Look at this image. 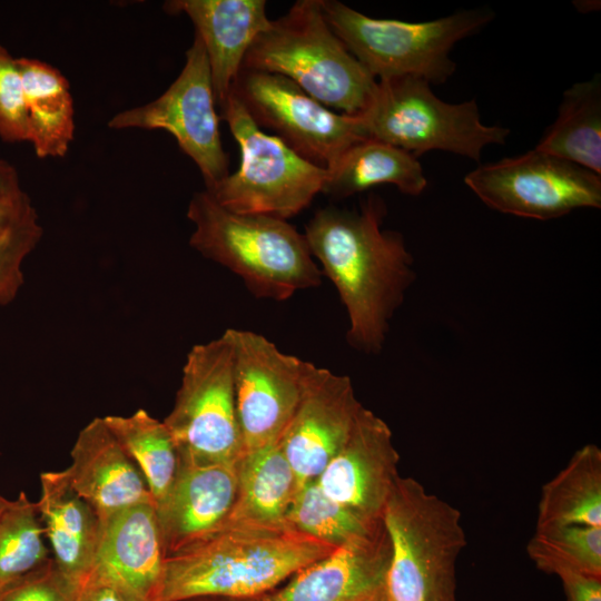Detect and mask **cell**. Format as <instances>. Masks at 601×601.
I'll return each mask as SVG.
<instances>
[{"mask_svg":"<svg viewBox=\"0 0 601 601\" xmlns=\"http://www.w3.org/2000/svg\"><path fill=\"white\" fill-rule=\"evenodd\" d=\"M386 215L383 198L370 194L357 209H317L304 233L346 309L348 345L366 355L382 352L390 322L416 279L403 235L382 227Z\"/></svg>","mask_w":601,"mask_h":601,"instance_id":"1","label":"cell"},{"mask_svg":"<svg viewBox=\"0 0 601 601\" xmlns=\"http://www.w3.org/2000/svg\"><path fill=\"white\" fill-rule=\"evenodd\" d=\"M335 549L289 525H224L166 556L159 601L263 595Z\"/></svg>","mask_w":601,"mask_h":601,"instance_id":"2","label":"cell"},{"mask_svg":"<svg viewBox=\"0 0 601 601\" xmlns=\"http://www.w3.org/2000/svg\"><path fill=\"white\" fill-rule=\"evenodd\" d=\"M189 244L239 276L257 298L286 300L322 282L304 234L287 220L230 211L205 189L193 195Z\"/></svg>","mask_w":601,"mask_h":601,"instance_id":"3","label":"cell"},{"mask_svg":"<svg viewBox=\"0 0 601 601\" xmlns=\"http://www.w3.org/2000/svg\"><path fill=\"white\" fill-rule=\"evenodd\" d=\"M242 68L282 75L322 105L347 115L366 109L377 86L328 26L322 0H298L272 20Z\"/></svg>","mask_w":601,"mask_h":601,"instance_id":"4","label":"cell"},{"mask_svg":"<svg viewBox=\"0 0 601 601\" xmlns=\"http://www.w3.org/2000/svg\"><path fill=\"white\" fill-rule=\"evenodd\" d=\"M382 521L391 544L390 601H455L456 562L466 544L461 512L400 476Z\"/></svg>","mask_w":601,"mask_h":601,"instance_id":"5","label":"cell"},{"mask_svg":"<svg viewBox=\"0 0 601 601\" xmlns=\"http://www.w3.org/2000/svg\"><path fill=\"white\" fill-rule=\"evenodd\" d=\"M322 8L333 32L375 79L413 76L430 85L452 77L453 47L494 18L489 8L423 22L371 18L338 0H322Z\"/></svg>","mask_w":601,"mask_h":601,"instance_id":"6","label":"cell"},{"mask_svg":"<svg viewBox=\"0 0 601 601\" xmlns=\"http://www.w3.org/2000/svg\"><path fill=\"white\" fill-rule=\"evenodd\" d=\"M367 138L398 147L415 157L443 150L480 161L487 145H504L510 129L482 122L474 99L441 100L418 77L381 79L366 109L357 114Z\"/></svg>","mask_w":601,"mask_h":601,"instance_id":"7","label":"cell"},{"mask_svg":"<svg viewBox=\"0 0 601 601\" xmlns=\"http://www.w3.org/2000/svg\"><path fill=\"white\" fill-rule=\"evenodd\" d=\"M219 110L240 149L239 168L206 189L220 206L237 214L287 220L322 193L326 168L264 132L231 92Z\"/></svg>","mask_w":601,"mask_h":601,"instance_id":"8","label":"cell"},{"mask_svg":"<svg viewBox=\"0 0 601 601\" xmlns=\"http://www.w3.org/2000/svg\"><path fill=\"white\" fill-rule=\"evenodd\" d=\"M180 459L236 463L243 440L234 390V348L228 328L196 344L186 356L171 411L162 421Z\"/></svg>","mask_w":601,"mask_h":601,"instance_id":"9","label":"cell"},{"mask_svg":"<svg viewBox=\"0 0 601 601\" xmlns=\"http://www.w3.org/2000/svg\"><path fill=\"white\" fill-rule=\"evenodd\" d=\"M464 183L491 209L523 218L551 220L601 208L600 175L535 148L480 165Z\"/></svg>","mask_w":601,"mask_h":601,"instance_id":"10","label":"cell"},{"mask_svg":"<svg viewBox=\"0 0 601 601\" xmlns=\"http://www.w3.org/2000/svg\"><path fill=\"white\" fill-rule=\"evenodd\" d=\"M230 92L259 128L319 167L367 138L357 115L331 110L282 75L242 68Z\"/></svg>","mask_w":601,"mask_h":601,"instance_id":"11","label":"cell"},{"mask_svg":"<svg viewBox=\"0 0 601 601\" xmlns=\"http://www.w3.org/2000/svg\"><path fill=\"white\" fill-rule=\"evenodd\" d=\"M108 127L116 130H165L197 165L205 189L228 174L205 47L195 35L186 62L176 80L155 100L114 115Z\"/></svg>","mask_w":601,"mask_h":601,"instance_id":"12","label":"cell"},{"mask_svg":"<svg viewBox=\"0 0 601 601\" xmlns=\"http://www.w3.org/2000/svg\"><path fill=\"white\" fill-rule=\"evenodd\" d=\"M244 453L282 439L299 403L311 362L285 354L265 336L228 328Z\"/></svg>","mask_w":601,"mask_h":601,"instance_id":"13","label":"cell"},{"mask_svg":"<svg viewBox=\"0 0 601 601\" xmlns=\"http://www.w3.org/2000/svg\"><path fill=\"white\" fill-rule=\"evenodd\" d=\"M351 378L311 364L280 443L298 490L318 477L349 436L359 410Z\"/></svg>","mask_w":601,"mask_h":601,"instance_id":"14","label":"cell"},{"mask_svg":"<svg viewBox=\"0 0 601 601\" xmlns=\"http://www.w3.org/2000/svg\"><path fill=\"white\" fill-rule=\"evenodd\" d=\"M398 462L392 430L363 406L346 442L316 482L329 497L358 515L382 520L400 477Z\"/></svg>","mask_w":601,"mask_h":601,"instance_id":"15","label":"cell"},{"mask_svg":"<svg viewBox=\"0 0 601 601\" xmlns=\"http://www.w3.org/2000/svg\"><path fill=\"white\" fill-rule=\"evenodd\" d=\"M236 463H197L179 457L174 482L155 505L166 555L225 524L236 497Z\"/></svg>","mask_w":601,"mask_h":601,"instance_id":"16","label":"cell"},{"mask_svg":"<svg viewBox=\"0 0 601 601\" xmlns=\"http://www.w3.org/2000/svg\"><path fill=\"white\" fill-rule=\"evenodd\" d=\"M166 556L152 502L101 519L93 569L129 600L159 601Z\"/></svg>","mask_w":601,"mask_h":601,"instance_id":"17","label":"cell"},{"mask_svg":"<svg viewBox=\"0 0 601 601\" xmlns=\"http://www.w3.org/2000/svg\"><path fill=\"white\" fill-rule=\"evenodd\" d=\"M265 0H170L164 10L185 13L207 55L217 108L228 98L254 40L270 27Z\"/></svg>","mask_w":601,"mask_h":601,"instance_id":"18","label":"cell"},{"mask_svg":"<svg viewBox=\"0 0 601 601\" xmlns=\"http://www.w3.org/2000/svg\"><path fill=\"white\" fill-rule=\"evenodd\" d=\"M391 544L382 523L300 569L265 601H353L385 584Z\"/></svg>","mask_w":601,"mask_h":601,"instance_id":"19","label":"cell"},{"mask_svg":"<svg viewBox=\"0 0 601 601\" xmlns=\"http://www.w3.org/2000/svg\"><path fill=\"white\" fill-rule=\"evenodd\" d=\"M70 456L66 476L100 519L136 504L154 503L141 472L104 417H95L79 432Z\"/></svg>","mask_w":601,"mask_h":601,"instance_id":"20","label":"cell"},{"mask_svg":"<svg viewBox=\"0 0 601 601\" xmlns=\"http://www.w3.org/2000/svg\"><path fill=\"white\" fill-rule=\"evenodd\" d=\"M38 510L49 539L53 561L77 584L95 566L101 519L70 485L65 471L40 474Z\"/></svg>","mask_w":601,"mask_h":601,"instance_id":"21","label":"cell"},{"mask_svg":"<svg viewBox=\"0 0 601 601\" xmlns=\"http://www.w3.org/2000/svg\"><path fill=\"white\" fill-rule=\"evenodd\" d=\"M236 472V497L224 525H287L298 485L280 440L243 453Z\"/></svg>","mask_w":601,"mask_h":601,"instance_id":"22","label":"cell"},{"mask_svg":"<svg viewBox=\"0 0 601 601\" xmlns=\"http://www.w3.org/2000/svg\"><path fill=\"white\" fill-rule=\"evenodd\" d=\"M28 118V141L37 157L62 158L75 136V107L67 78L51 65L19 57Z\"/></svg>","mask_w":601,"mask_h":601,"instance_id":"23","label":"cell"},{"mask_svg":"<svg viewBox=\"0 0 601 601\" xmlns=\"http://www.w3.org/2000/svg\"><path fill=\"white\" fill-rule=\"evenodd\" d=\"M378 185H394L402 194L418 196L427 179L417 157L411 152L365 138L351 145L327 168L322 193L343 199Z\"/></svg>","mask_w":601,"mask_h":601,"instance_id":"24","label":"cell"},{"mask_svg":"<svg viewBox=\"0 0 601 601\" xmlns=\"http://www.w3.org/2000/svg\"><path fill=\"white\" fill-rule=\"evenodd\" d=\"M535 149L601 176V77L575 82L563 95L554 122Z\"/></svg>","mask_w":601,"mask_h":601,"instance_id":"25","label":"cell"},{"mask_svg":"<svg viewBox=\"0 0 601 601\" xmlns=\"http://www.w3.org/2000/svg\"><path fill=\"white\" fill-rule=\"evenodd\" d=\"M601 526V450L579 449L541 490L535 528Z\"/></svg>","mask_w":601,"mask_h":601,"instance_id":"26","label":"cell"},{"mask_svg":"<svg viewBox=\"0 0 601 601\" xmlns=\"http://www.w3.org/2000/svg\"><path fill=\"white\" fill-rule=\"evenodd\" d=\"M104 421L141 472L156 505L168 492L179 465L167 426L142 408L128 416L107 415Z\"/></svg>","mask_w":601,"mask_h":601,"instance_id":"27","label":"cell"},{"mask_svg":"<svg viewBox=\"0 0 601 601\" xmlns=\"http://www.w3.org/2000/svg\"><path fill=\"white\" fill-rule=\"evenodd\" d=\"M287 525L334 546L374 531L382 520H367L329 497L316 480L295 494L285 516Z\"/></svg>","mask_w":601,"mask_h":601,"instance_id":"28","label":"cell"},{"mask_svg":"<svg viewBox=\"0 0 601 601\" xmlns=\"http://www.w3.org/2000/svg\"><path fill=\"white\" fill-rule=\"evenodd\" d=\"M38 504L24 492L0 516V590L49 559Z\"/></svg>","mask_w":601,"mask_h":601,"instance_id":"29","label":"cell"},{"mask_svg":"<svg viewBox=\"0 0 601 601\" xmlns=\"http://www.w3.org/2000/svg\"><path fill=\"white\" fill-rule=\"evenodd\" d=\"M526 552L541 571L555 575L577 572L601 578V526L535 528Z\"/></svg>","mask_w":601,"mask_h":601,"instance_id":"30","label":"cell"},{"mask_svg":"<svg viewBox=\"0 0 601 601\" xmlns=\"http://www.w3.org/2000/svg\"><path fill=\"white\" fill-rule=\"evenodd\" d=\"M43 229L32 207L0 237V305L11 303L24 283L22 263L42 238Z\"/></svg>","mask_w":601,"mask_h":601,"instance_id":"31","label":"cell"},{"mask_svg":"<svg viewBox=\"0 0 601 601\" xmlns=\"http://www.w3.org/2000/svg\"><path fill=\"white\" fill-rule=\"evenodd\" d=\"M28 118L22 80L16 58L0 45V138L28 141Z\"/></svg>","mask_w":601,"mask_h":601,"instance_id":"32","label":"cell"},{"mask_svg":"<svg viewBox=\"0 0 601 601\" xmlns=\"http://www.w3.org/2000/svg\"><path fill=\"white\" fill-rule=\"evenodd\" d=\"M73 584L50 558L0 590V601H75Z\"/></svg>","mask_w":601,"mask_h":601,"instance_id":"33","label":"cell"},{"mask_svg":"<svg viewBox=\"0 0 601 601\" xmlns=\"http://www.w3.org/2000/svg\"><path fill=\"white\" fill-rule=\"evenodd\" d=\"M75 601H131L115 584L92 569L76 588Z\"/></svg>","mask_w":601,"mask_h":601,"instance_id":"34","label":"cell"},{"mask_svg":"<svg viewBox=\"0 0 601 601\" xmlns=\"http://www.w3.org/2000/svg\"><path fill=\"white\" fill-rule=\"evenodd\" d=\"M558 577L566 601H601V578L577 572H563Z\"/></svg>","mask_w":601,"mask_h":601,"instance_id":"35","label":"cell"},{"mask_svg":"<svg viewBox=\"0 0 601 601\" xmlns=\"http://www.w3.org/2000/svg\"><path fill=\"white\" fill-rule=\"evenodd\" d=\"M32 203L22 188L0 193V237L31 208Z\"/></svg>","mask_w":601,"mask_h":601,"instance_id":"36","label":"cell"},{"mask_svg":"<svg viewBox=\"0 0 601 601\" xmlns=\"http://www.w3.org/2000/svg\"><path fill=\"white\" fill-rule=\"evenodd\" d=\"M19 176L16 167L0 158V193L20 189Z\"/></svg>","mask_w":601,"mask_h":601,"instance_id":"37","label":"cell"},{"mask_svg":"<svg viewBox=\"0 0 601 601\" xmlns=\"http://www.w3.org/2000/svg\"><path fill=\"white\" fill-rule=\"evenodd\" d=\"M184 601H265L263 595L253 597H224V595H205L191 598Z\"/></svg>","mask_w":601,"mask_h":601,"instance_id":"38","label":"cell"},{"mask_svg":"<svg viewBox=\"0 0 601 601\" xmlns=\"http://www.w3.org/2000/svg\"><path fill=\"white\" fill-rule=\"evenodd\" d=\"M353 601H390V598L385 584H383Z\"/></svg>","mask_w":601,"mask_h":601,"instance_id":"39","label":"cell"},{"mask_svg":"<svg viewBox=\"0 0 601 601\" xmlns=\"http://www.w3.org/2000/svg\"><path fill=\"white\" fill-rule=\"evenodd\" d=\"M11 501L4 499L0 495V516L6 511V509L10 505Z\"/></svg>","mask_w":601,"mask_h":601,"instance_id":"40","label":"cell"}]
</instances>
